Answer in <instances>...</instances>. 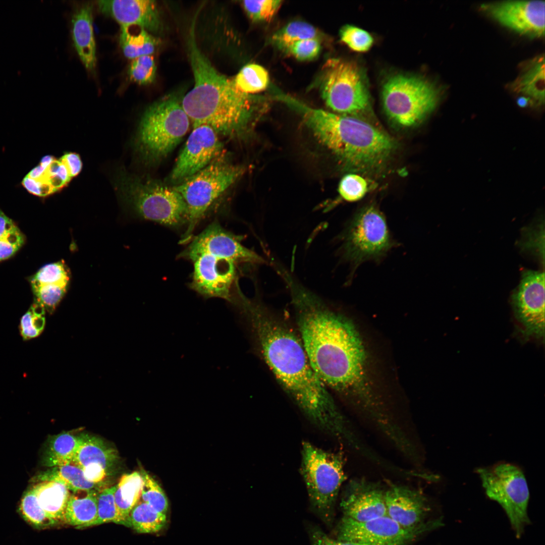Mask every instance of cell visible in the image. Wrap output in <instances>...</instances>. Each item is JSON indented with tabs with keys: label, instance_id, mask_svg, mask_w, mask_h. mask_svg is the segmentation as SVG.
I'll return each mask as SVG.
<instances>
[{
	"label": "cell",
	"instance_id": "44",
	"mask_svg": "<svg viewBox=\"0 0 545 545\" xmlns=\"http://www.w3.org/2000/svg\"><path fill=\"white\" fill-rule=\"evenodd\" d=\"M116 489V485L113 486L105 488L98 493L97 518L93 525L108 522H114L119 524L118 515L114 498Z\"/></svg>",
	"mask_w": 545,
	"mask_h": 545
},
{
	"label": "cell",
	"instance_id": "15",
	"mask_svg": "<svg viewBox=\"0 0 545 545\" xmlns=\"http://www.w3.org/2000/svg\"><path fill=\"white\" fill-rule=\"evenodd\" d=\"M423 533L404 528L388 515L365 521L343 516L336 529V539L365 545H406Z\"/></svg>",
	"mask_w": 545,
	"mask_h": 545
},
{
	"label": "cell",
	"instance_id": "29",
	"mask_svg": "<svg viewBox=\"0 0 545 545\" xmlns=\"http://www.w3.org/2000/svg\"><path fill=\"white\" fill-rule=\"evenodd\" d=\"M80 438L69 432H63L50 441L44 456L48 467L65 465L73 461L80 445Z\"/></svg>",
	"mask_w": 545,
	"mask_h": 545
},
{
	"label": "cell",
	"instance_id": "1",
	"mask_svg": "<svg viewBox=\"0 0 545 545\" xmlns=\"http://www.w3.org/2000/svg\"><path fill=\"white\" fill-rule=\"evenodd\" d=\"M288 281L298 333L311 366L326 387L354 399L371 418L383 408L366 377V356L354 324L304 288Z\"/></svg>",
	"mask_w": 545,
	"mask_h": 545
},
{
	"label": "cell",
	"instance_id": "38",
	"mask_svg": "<svg viewBox=\"0 0 545 545\" xmlns=\"http://www.w3.org/2000/svg\"><path fill=\"white\" fill-rule=\"evenodd\" d=\"M45 310L34 302L21 318L20 331L24 340L38 336L43 331L45 322Z\"/></svg>",
	"mask_w": 545,
	"mask_h": 545
},
{
	"label": "cell",
	"instance_id": "31",
	"mask_svg": "<svg viewBox=\"0 0 545 545\" xmlns=\"http://www.w3.org/2000/svg\"><path fill=\"white\" fill-rule=\"evenodd\" d=\"M41 480L60 481L72 492L93 489L96 485L87 479L83 470L73 462L53 467L41 476Z\"/></svg>",
	"mask_w": 545,
	"mask_h": 545
},
{
	"label": "cell",
	"instance_id": "53",
	"mask_svg": "<svg viewBox=\"0 0 545 545\" xmlns=\"http://www.w3.org/2000/svg\"><path fill=\"white\" fill-rule=\"evenodd\" d=\"M55 159L56 158L51 155H48L44 156L41 158L40 165L45 168H47Z\"/></svg>",
	"mask_w": 545,
	"mask_h": 545
},
{
	"label": "cell",
	"instance_id": "28",
	"mask_svg": "<svg viewBox=\"0 0 545 545\" xmlns=\"http://www.w3.org/2000/svg\"><path fill=\"white\" fill-rule=\"evenodd\" d=\"M143 485V479L138 472L121 477L114 493L119 524L126 526L130 512L140 499Z\"/></svg>",
	"mask_w": 545,
	"mask_h": 545
},
{
	"label": "cell",
	"instance_id": "23",
	"mask_svg": "<svg viewBox=\"0 0 545 545\" xmlns=\"http://www.w3.org/2000/svg\"><path fill=\"white\" fill-rule=\"evenodd\" d=\"M514 92L527 98L533 105L544 102V57L540 55L522 65L520 72L510 85Z\"/></svg>",
	"mask_w": 545,
	"mask_h": 545
},
{
	"label": "cell",
	"instance_id": "46",
	"mask_svg": "<svg viewBox=\"0 0 545 545\" xmlns=\"http://www.w3.org/2000/svg\"><path fill=\"white\" fill-rule=\"evenodd\" d=\"M71 179L67 167L60 159H55L46 170L44 179L56 191L66 186Z\"/></svg>",
	"mask_w": 545,
	"mask_h": 545
},
{
	"label": "cell",
	"instance_id": "17",
	"mask_svg": "<svg viewBox=\"0 0 545 545\" xmlns=\"http://www.w3.org/2000/svg\"><path fill=\"white\" fill-rule=\"evenodd\" d=\"M223 144L210 127L193 128L170 174L176 185L200 171L221 155Z\"/></svg>",
	"mask_w": 545,
	"mask_h": 545
},
{
	"label": "cell",
	"instance_id": "52",
	"mask_svg": "<svg viewBox=\"0 0 545 545\" xmlns=\"http://www.w3.org/2000/svg\"><path fill=\"white\" fill-rule=\"evenodd\" d=\"M328 545H365L363 544L340 540L337 539H333L331 540L328 544Z\"/></svg>",
	"mask_w": 545,
	"mask_h": 545
},
{
	"label": "cell",
	"instance_id": "49",
	"mask_svg": "<svg viewBox=\"0 0 545 545\" xmlns=\"http://www.w3.org/2000/svg\"><path fill=\"white\" fill-rule=\"evenodd\" d=\"M60 159L67 167L72 178L77 176L81 171L82 162L78 154L68 152L64 154Z\"/></svg>",
	"mask_w": 545,
	"mask_h": 545
},
{
	"label": "cell",
	"instance_id": "19",
	"mask_svg": "<svg viewBox=\"0 0 545 545\" xmlns=\"http://www.w3.org/2000/svg\"><path fill=\"white\" fill-rule=\"evenodd\" d=\"M190 242L181 257L191 260L198 255L207 254L225 258L236 264L263 262L261 257L241 243L239 237L226 231L217 222L209 225Z\"/></svg>",
	"mask_w": 545,
	"mask_h": 545
},
{
	"label": "cell",
	"instance_id": "11",
	"mask_svg": "<svg viewBox=\"0 0 545 545\" xmlns=\"http://www.w3.org/2000/svg\"><path fill=\"white\" fill-rule=\"evenodd\" d=\"M343 238L344 257L355 268L367 261L379 262L396 245L385 217L373 204L357 211Z\"/></svg>",
	"mask_w": 545,
	"mask_h": 545
},
{
	"label": "cell",
	"instance_id": "47",
	"mask_svg": "<svg viewBox=\"0 0 545 545\" xmlns=\"http://www.w3.org/2000/svg\"><path fill=\"white\" fill-rule=\"evenodd\" d=\"M24 237L17 228L8 235L0 239V261L9 258L21 247Z\"/></svg>",
	"mask_w": 545,
	"mask_h": 545
},
{
	"label": "cell",
	"instance_id": "5",
	"mask_svg": "<svg viewBox=\"0 0 545 545\" xmlns=\"http://www.w3.org/2000/svg\"><path fill=\"white\" fill-rule=\"evenodd\" d=\"M175 93L168 94L154 102L141 119L137 147L149 162L166 158L189 130L190 121Z\"/></svg>",
	"mask_w": 545,
	"mask_h": 545
},
{
	"label": "cell",
	"instance_id": "22",
	"mask_svg": "<svg viewBox=\"0 0 545 545\" xmlns=\"http://www.w3.org/2000/svg\"><path fill=\"white\" fill-rule=\"evenodd\" d=\"M80 438L73 462L88 477L97 479L106 475L117 460V450L96 436L83 433Z\"/></svg>",
	"mask_w": 545,
	"mask_h": 545
},
{
	"label": "cell",
	"instance_id": "14",
	"mask_svg": "<svg viewBox=\"0 0 545 545\" xmlns=\"http://www.w3.org/2000/svg\"><path fill=\"white\" fill-rule=\"evenodd\" d=\"M385 501L387 515L406 529L425 533L442 525L440 519L427 520L431 509L419 489L389 482Z\"/></svg>",
	"mask_w": 545,
	"mask_h": 545
},
{
	"label": "cell",
	"instance_id": "10",
	"mask_svg": "<svg viewBox=\"0 0 545 545\" xmlns=\"http://www.w3.org/2000/svg\"><path fill=\"white\" fill-rule=\"evenodd\" d=\"M119 186L127 202L142 217L169 227L187 224V205L173 187L125 175L120 177Z\"/></svg>",
	"mask_w": 545,
	"mask_h": 545
},
{
	"label": "cell",
	"instance_id": "39",
	"mask_svg": "<svg viewBox=\"0 0 545 545\" xmlns=\"http://www.w3.org/2000/svg\"><path fill=\"white\" fill-rule=\"evenodd\" d=\"M368 182L360 175L350 173L341 180L338 188L340 196L348 202H355L362 199L368 191Z\"/></svg>",
	"mask_w": 545,
	"mask_h": 545
},
{
	"label": "cell",
	"instance_id": "45",
	"mask_svg": "<svg viewBox=\"0 0 545 545\" xmlns=\"http://www.w3.org/2000/svg\"><path fill=\"white\" fill-rule=\"evenodd\" d=\"M321 47L320 38H308L292 44L285 52L299 61H310L318 56Z\"/></svg>",
	"mask_w": 545,
	"mask_h": 545
},
{
	"label": "cell",
	"instance_id": "18",
	"mask_svg": "<svg viewBox=\"0 0 545 545\" xmlns=\"http://www.w3.org/2000/svg\"><path fill=\"white\" fill-rule=\"evenodd\" d=\"M193 263L191 288L203 297L219 298L233 303L232 286L236 263L225 258L201 254L191 259Z\"/></svg>",
	"mask_w": 545,
	"mask_h": 545
},
{
	"label": "cell",
	"instance_id": "24",
	"mask_svg": "<svg viewBox=\"0 0 545 545\" xmlns=\"http://www.w3.org/2000/svg\"><path fill=\"white\" fill-rule=\"evenodd\" d=\"M72 36L77 53L85 67L94 69L96 63V45L92 26L91 7L86 5L79 8L72 19Z\"/></svg>",
	"mask_w": 545,
	"mask_h": 545
},
{
	"label": "cell",
	"instance_id": "8",
	"mask_svg": "<svg viewBox=\"0 0 545 545\" xmlns=\"http://www.w3.org/2000/svg\"><path fill=\"white\" fill-rule=\"evenodd\" d=\"M440 99L437 87L423 78L396 74L388 78L382 91L384 111L401 128L415 127L435 108Z\"/></svg>",
	"mask_w": 545,
	"mask_h": 545
},
{
	"label": "cell",
	"instance_id": "3",
	"mask_svg": "<svg viewBox=\"0 0 545 545\" xmlns=\"http://www.w3.org/2000/svg\"><path fill=\"white\" fill-rule=\"evenodd\" d=\"M193 19L187 39L194 85L182 98L193 128L206 125L219 135L243 139L248 135L264 109L265 99L244 93L233 79L219 73L199 48Z\"/></svg>",
	"mask_w": 545,
	"mask_h": 545
},
{
	"label": "cell",
	"instance_id": "9",
	"mask_svg": "<svg viewBox=\"0 0 545 545\" xmlns=\"http://www.w3.org/2000/svg\"><path fill=\"white\" fill-rule=\"evenodd\" d=\"M318 86L323 101L335 113L361 118L370 111L366 81L356 63L337 58L327 60Z\"/></svg>",
	"mask_w": 545,
	"mask_h": 545
},
{
	"label": "cell",
	"instance_id": "50",
	"mask_svg": "<svg viewBox=\"0 0 545 545\" xmlns=\"http://www.w3.org/2000/svg\"><path fill=\"white\" fill-rule=\"evenodd\" d=\"M17 228L13 221L0 209V239L8 235Z\"/></svg>",
	"mask_w": 545,
	"mask_h": 545
},
{
	"label": "cell",
	"instance_id": "40",
	"mask_svg": "<svg viewBox=\"0 0 545 545\" xmlns=\"http://www.w3.org/2000/svg\"><path fill=\"white\" fill-rule=\"evenodd\" d=\"M156 66L153 55L139 57L132 60L128 69L130 79L139 85H148L153 82Z\"/></svg>",
	"mask_w": 545,
	"mask_h": 545
},
{
	"label": "cell",
	"instance_id": "26",
	"mask_svg": "<svg viewBox=\"0 0 545 545\" xmlns=\"http://www.w3.org/2000/svg\"><path fill=\"white\" fill-rule=\"evenodd\" d=\"M71 493L65 512L64 522L78 528L93 526L97 518V498L95 489Z\"/></svg>",
	"mask_w": 545,
	"mask_h": 545
},
{
	"label": "cell",
	"instance_id": "7",
	"mask_svg": "<svg viewBox=\"0 0 545 545\" xmlns=\"http://www.w3.org/2000/svg\"><path fill=\"white\" fill-rule=\"evenodd\" d=\"M242 166L234 165L222 155L196 174L173 188L180 194L187 207V229L180 243H187L213 203L237 181L245 172Z\"/></svg>",
	"mask_w": 545,
	"mask_h": 545
},
{
	"label": "cell",
	"instance_id": "13",
	"mask_svg": "<svg viewBox=\"0 0 545 545\" xmlns=\"http://www.w3.org/2000/svg\"><path fill=\"white\" fill-rule=\"evenodd\" d=\"M517 328L524 341L544 339V273L525 269L511 296Z\"/></svg>",
	"mask_w": 545,
	"mask_h": 545
},
{
	"label": "cell",
	"instance_id": "4",
	"mask_svg": "<svg viewBox=\"0 0 545 545\" xmlns=\"http://www.w3.org/2000/svg\"><path fill=\"white\" fill-rule=\"evenodd\" d=\"M277 100L298 113L315 138L348 172L378 174L396 150L392 137L361 118L314 108L284 93H279Z\"/></svg>",
	"mask_w": 545,
	"mask_h": 545
},
{
	"label": "cell",
	"instance_id": "12",
	"mask_svg": "<svg viewBox=\"0 0 545 545\" xmlns=\"http://www.w3.org/2000/svg\"><path fill=\"white\" fill-rule=\"evenodd\" d=\"M477 472L486 495L503 508L516 536L520 537L530 523L529 492L523 471L515 465L503 462Z\"/></svg>",
	"mask_w": 545,
	"mask_h": 545
},
{
	"label": "cell",
	"instance_id": "6",
	"mask_svg": "<svg viewBox=\"0 0 545 545\" xmlns=\"http://www.w3.org/2000/svg\"><path fill=\"white\" fill-rule=\"evenodd\" d=\"M342 453L329 452L308 442L302 444L300 472L311 508L328 526H332L340 489L346 479Z\"/></svg>",
	"mask_w": 545,
	"mask_h": 545
},
{
	"label": "cell",
	"instance_id": "16",
	"mask_svg": "<svg viewBox=\"0 0 545 545\" xmlns=\"http://www.w3.org/2000/svg\"><path fill=\"white\" fill-rule=\"evenodd\" d=\"M544 6L542 1H506L483 3L479 9L504 27L534 38L544 36Z\"/></svg>",
	"mask_w": 545,
	"mask_h": 545
},
{
	"label": "cell",
	"instance_id": "37",
	"mask_svg": "<svg viewBox=\"0 0 545 545\" xmlns=\"http://www.w3.org/2000/svg\"><path fill=\"white\" fill-rule=\"evenodd\" d=\"M143 485L140 500L147 504L156 511L166 514L168 510V501L157 482L145 471L141 472Z\"/></svg>",
	"mask_w": 545,
	"mask_h": 545
},
{
	"label": "cell",
	"instance_id": "32",
	"mask_svg": "<svg viewBox=\"0 0 545 545\" xmlns=\"http://www.w3.org/2000/svg\"><path fill=\"white\" fill-rule=\"evenodd\" d=\"M312 38H319L316 29L308 23L295 21L276 32L271 37L270 41L276 48L285 52L292 44Z\"/></svg>",
	"mask_w": 545,
	"mask_h": 545
},
{
	"label": "cell",
	"instance_id": "33",
	"mask_svg": "<svg viewBox=\"0 0 545 545\" xmlns=\"http://www.w3.org/2000/svg\"><path fill=\"white\" fill-rule=\"evenodd\" d=\"M233 80L239 90L250 95L264 91L269 84L267 71L262 66L254 63L244 66Z\"/></svg>",
	"mask_w": 545,
	"mask_h": 545
},
{
	"label": "cell",
	"instance_id": "2",
	"mask_svg": "<svg viewBox=\"0 0 545 545\" xmlns=\"http://www.w3.org/2000/svg\"><path fill=\"white\" fill-rule=\"evenodd\" d=\"M238 308L263 359L303 414L323 431L348 439L352 432L313 370L298 332L258 302L245 298Z\"/></svg>",
	"mask_w": 545,
	"mask_h": 545
},
{
	"label": "cell",
	"instance_id": "51",
	"mask_svg": "<svg viewBox=\"0 0 545 545\" xmlns=\"http://www.w3.org/2000/svg\"><path fill=\"white\" fill-rule=\"evenodd\" d=\"M47 168L39 165L31 170L26 176L35 180L45 181L44 177Z\"/></svg>",
	"mask_w": 545,
	"mask_h": 545
},
{
	"label": "cell",
	"instance_id": "36",
	"mask_svg": "<svg viewBox=\"0 0 545 545\" xmlns=\"http://www.w3.org/2000/svg\"><path fill=\"white\" fill-rule=\"evenodd\" d=\"M69 283H50L32 287L35 296V302L45 311L52 312L64 296Z\"/></svg>",
	"mask_w": 545,
	"mask_h": 545
},
{
	"label": "cell",
	"instance_id": "34",
	"mask_svg": "<svg viewBox=\"0 0 545 545\" xmlns=\"http://www.w3.org/2000/svg\"><path fill=\"white\" fill-rule=\"evenodd\" d=\"M18 512L24 521L34 528L45 529L56 525L40 507L31 487L22 496Z\"/></svg>",
	"mask_w": 545,
	"mask_h": 545
},
{
	"label": "cell",
	"instance_id": "54",
	"mask_svg": "<svg viewBox=\"0 0 545 545\" xmlns=\"http://www.w3.org/2000/svg\"><path fill=\"white\" fill-rule=\"evenodd\" d=\"M517 103L521 107H525L530 104L529 100L523 96H520L517 99Z\"/></svg>",
	"mask_w": 545,
	"mask_h": 545
},
{
	"label": "cell",
	"instance_id": "21",
	"mask_svg": "<svg viewBox=\"0 0 545 545\" xmlns=\"http://www.w3.org/2000/svg\"><path fill=\"white\" fill-rule=\"evenodd\" d=\"M100 11L121 26L135 25L157 32L162 24L157 4L151 0H103L97 2Z\"/></svg>",
	"mask_w": 545,
	"mask_h": 545
},
{
	"label": "cell",
	"instance_id": "27",
	"mask_svg": "<svg viewBox=\"0 0 545 545\" xmlns=\"http://www.w3.org/2000/svg\"><path fill=\"white\" fill-rule=\"evenodd\" d=\"M119 41L124 56L132 60L153 55L159 44L157 38L135 25L121 26Z\"/></svg>",
	"mask_w": 545,
	"mask_h": 545
},
{
	"label": "cell",
	"instance_id": "20",
	"mask_svg": "<svg viewBox=\"0 0 545 545\" xmlns=\"http://www.w3.org/2000/svg\"><path fill=\"white\" fill-rule=\"evenodd\" d=\"M340 507L343 516L356 521L387 515L385 488L363 477L352 479L345 488Z\"/></svg>",
	"mask_w": 545,
	"mask_h": 545
},
{
	"label": "cell",
	"instance_id": "41",
	"mask_svg": "<svg viewBox=\"0 0 545 545\" xmlns=\"http://www.w3.org/2000/svg\"><path fill=\"white\" fill-rule=\"evenodd\" d=\"M282 2L280 0L244 1L241 5L251 21L263 22L272 18Z\"/></svg>",
	"mask_w": 545,
	"mask_h": 545
},
{
	"label": "cell",
	"instance_id": "42",
	"mask_svg": "<svg viewBox=\"0 0 545 545\" xmlns=\"http://www.w3.org/2000/svg\"><path fill=\"white\" fill-rule=\"evenodd\" d=\"M340 37L341 41L349 48L358 52L368 51L373 43V38L369 32L350 25H346L341 28Z\"/></svg>",
	"mask_w": 545,
	"mask_h": 545
},
{
	"label": "cell",
	"instance_id": "30",
	"mask_svg": "<svg viewBox=\"0 0 545 545\" xmlns=\"http://www.w3.org/2000/svg\"><path fill=\"white\" fill-rule=\"evenodd\" d=\"M166 514L159 513L139 500L130 512L126 526L139 533H151L160 531L166 525Z\"/></svg>",
	"mask_w": 545,
	"mask_h": 545
},
{
	"label": "cell",
	"instance_id": "43",
	"mask_svg": "<svg viewBox=\"0 0 545 545\" xmlns=\"http://www.w3.org/2000/svg\"><path fill=\"white\" fill-rule=\"evenodd\" d=\"M70 272L63 261L42 267L31 280L32 287L50 283L69 282Z\"/></svg>",
	"mask_w": 545,
	"mask_h": 545
},
{
	"label": "cell",
	"instance_id": "35",
	"mask_svg": "<svg viewBox=\"0 0 545 545\" xmlns=\"http://www.w3.org/2000/svg\"><path fill=\"white\" fill-rule=\"evenodd\" d=\"M544 222L539 219L522 230L517 244L522 251L537 256L544 262Z\"/></svg>",
	"mask_w": 545,
	"mask_h": 545
},
{
	"label": "cell",
	"instance_id": "25",
	"mask_svg": "<svg viewBox=\"0 0 545 545\" xmlns=\"http://www.w3.org/2000/svg\"><path fill=\"white\" fill-rule=\"evenodd\" d=\"M31 488L47 516L56 525L64 522L65 512L71 494L67 487L58 481L43 480Z\"/></svg>",
	"mask_w": 545,
	"mask_h": 545
},
{
	"label": "cell",
	"instance_id": "48",
	"mask_svg": "<svg viewBox=\"0 0 545 545\" xmlns=\"http://www.w3.org/2000/svg\"><path fill=\"white\" fill-rule=\"evenodd\" d=\"M22 184L30 193L40 197H44L56 192L47 181L35 180L26 176Z\"/></svg>",
	"mask_w": 545,
	"mask_h": 545
}]
</instances>
